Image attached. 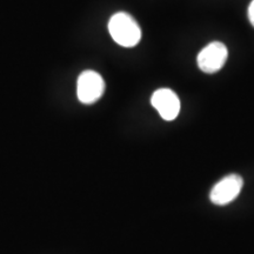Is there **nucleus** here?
Returning a JSON list of instances; mask_svg holds the SVG:
<instances>
[{"label": "nucleus", "mask_w": 254, "mask_h": 254, "mask_svg": "<svg viewBox=\"0 0 254 254\" xmlns=\"http://www.w3.org/2000/svg\"><path fill=\"white\" fill-rule=\"evenodd\" d=\"M112 39L123 47H133L141 39V30L132 15L126 12L113 14L109 21Z\"/></svg>", "instance_id": "obj_1"}, {"label": "nucleus", "mask_w": 254, "mask_h": 254, "mask_svg": "<svg viewBox=\"0 0 254 254\" xmlns=\"http://www.w3.org/2000/svg\"><path fill=\"white\" fill-rule=\"evenodd\" d=\"M105 92V81L99 73L94 71L82 72L78 78L77 94L82 104H93L99 100Z\"/></svg>", "instance_id": "obj_2"}, {"label": "nucleus", "mask_w": 254, "mask_h": 254, "mask_svg": "<svg viewBox=\"0 0 254 254\" xmlns=\"http://www.w3.org/2000/svg\"><path fill=\"white\" fill-rule=\"evenodd\" d=\"M227 47L220 41H213L200 51L198 57H196V62H198L199 68L202 72L212 74V73L218 72L219 69L222 68V66L227 62Z\"/></svg>", "instance_id": "obj_3"}, {"label": "nucleus", "mask_w": 254, "mask_h": 254, "mask_svg": "<svg viewBox=\"0 0 254 254\" xmlns=\"http://www.w3.org/2000/svg\"><path fill=\"white\" fill-rule=\"evenodd\" d=\"M243 185V178L237 174H231V176L224 178L212 190L211 195H209L211 201L218 206L230 204L239 195Z\"/></svg>", "instance_id": "obj_4"}, {"label": "nucleus", "mask_w": 254, "mask_h": 254, "mask_svg": "<svg viewBox=\"0 0 254 254\" xmlns=\"http://www.w3.org/2000/svg\"><path fill=\"white\" fill-rule=\"evenodd\" d=\"M151 104L158 111L164 120L171 122L180 112V100L178 95L170 88H160L152 95Z\"/></svg>", "instance_id": "obj_5"}, {"label": "nucleus", "mask_w": 254, "mask_h": 254, "mask_svg": "<svg viewBox=\"0 0 254 254\" xmlns=\"http://www.w3.org/2000/svg\"><path fill=\"white\" fill-rule=\"evenodd\" d=\"M249 19L251 21V24L254 26V0H252V2L250 4L249 7Z\"/></svg>", "instance_id": "obj_6"}]
</instances>
